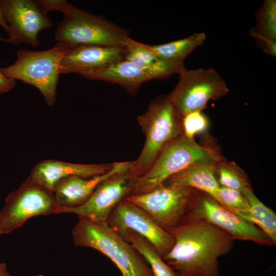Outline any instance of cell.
Segmentation results:
<instances>
[{"mask_svg": "<svg viewBox=\"0 0 276 276\" xmlns=\"http://www.w3.org/2000/svg\"><path fill=\"white\" fill-rule=\"evenodd\" d=\"M208 126V120L201 110L191 111L182 118L183 134L190 139L202 132Z\"/></svg>", "mask_w": 276, "mask_h": 276, "instance_id": "26", "label": "cell"}, {"mask_svg": "<svg viewBox=\"0 0 276 276\" xmlns=\"http://www.w3.org/2000/svg\"><path fill=\"white\" fill-rule=\"evenodd\" d=\"M112 165L113 163L82 164L46 159L35 165L27 179L52 193L55 184L63 178L71 176L93 177L108 172Z\"/></svg>", "mask_w": 276, "mask_h": 276, "instance_id": "17", "label": "cell"}, {"mask_svg": "<svg viewBox=\"0 0 276 276\" xmlns=\"http://www.w3.org/2000/svg\"><path fill=\"white\" fill-rule=\"evenodd\" d=\"M7 272L6 264L4 263H0V276H4Z\"/></svg>", "mask_w": 276, "mask_h": 276, "instance_id": "31", "label": "cell"}, {"mask_svg": "<svg viewBox=\"0 0 276 276\" xmlns=\"http://www.w3.org/2000/svg\"><path fill=\"white\" fill-rule=\"evenodd\" d=\"M106 223L123 239L132 231L147 239L164 257L172 248L175 240L158 225L150 215L127 197L120 201L109 214Z\"/></svg>", "mask_w": 276, "mask_h": 276, "instance_id": "10", "label": "cell"}, {"mask_svg": "<svg viewBox=\"0 0 276 276\" xmlns=\"http://www.w3.org/2000/svg\"><path fill=\"white\" fill-rule=\"evenodd\" d=\"M123 239L130 243L144 257L154 276H177L172 268L158 254L154 246L145 238L128 231Z\"/></svg>", "mask_w": 276, "mask_h": 276, "instance_id": "21", "label": "cell"}, {"mask_svg": "<svg viewBox=\"0 0 276 276\" xmlns=\"http://www.w3.org/2000/svg\"><path fill=\"white\" fill-rule=\"evenodd\" d=\"M57 42L69 48L82 45L125 47L127 31L106 19L76 7L54 32Z\"/></svg>", "mask_w": 276, "mask_h": 276, "instance_id": "6", "label": "cell"}, {"mask_svg": "<svg viewBox=\"0 0 276 276\" xmlns=\"http://www.w3.org/2000/svg\"><path fill=\"white\" fill-rule=\"evenodd\" d=\"M0 26L3 28V29L9 36L11 33V29L10 26L6 22L4 18L2 8L1 0H0Z\"/></svg>", "mask_w": 276, "mask_h": 276, "instance_id": "30", "label": "cell"}, {"mask_svg": "<svg viewBox=\"0 0 276 276\" xmlns=\"http://www.w3.org/2000/svg\"><path fill=\"white\" fill-rule=\"evenodd\" d=\"M242 194L246 198L249 208L246 221L257 226L275 245V213L258 198L251 188L246 189Z\"/></svg>", "mask_w": 276, "mask_h": 276, "instance_id": "19", "label": "cell"}, {"mask_svg": "<svg viewBox=\"0 0 276 276\" xmlns=\"http://www.w3.org/2000/svg\"><path fill=\"white\" fill-rule=\"evenodd\" d=\"M186 218L210 223L225 231L234 240L250 241L266 246L274 245L257 226L229 212L205 193L196 195Z\"/></svg>", "mask_w": 276, "mask_h": 276, "instance_id": "11", "label": "cell"}, {"mask_svg": "<svg viewBox=\"0 0 276 276\" xmlns=\"http://www.w3.org/2000/svg\"><path fill=\"white\" fill-rule=\"evenodd\" d=\"M57 208L51 192L26 179L5 199L0 212V234L12 232L33 217L56 214Z\"/></svg>", "mask_w": 276, "mask_h": 276, "instance_id": "9", "label": "cell"}, {"mask_svg": "<svg viewBox=\"0 0 276 276\" xmlns=\"http://www.w3.org/2000/svg\"><path fill=\"white\" fill-rule=\"evenodd\" d=\"M218 162L195 164L171 176L165 183L192 188L202 191L215 199L220 186L215 176V167Z\"/></svg>", "mask_w": 276, "mask_h": 276, "instance_id": "18", "label": "cell"}, {"mask_svg": "<svg viewBox=\"0 0 276 276\" xmlns=\"http://www.w3.org/2000/svg\"><path fill=\"white\" fill-rule=\"evenodd\" d=\"M215 200L229 212L246 220L249 208L246 198L240 192L220 186Z\"/></svg>", "mask_w": 276, "mask_h": 276, "instance_id": "23", "label": "cell"}, {"mask_svg": "<svg viewBox=\"0 0 276 276\" xmlns=\"http://www.w3.org/2000/svg\"><path fill=\"white\" fill-rule=\"evenodd\" d=\"M215 176L220 186L236 190L241 193L251 188L245 173L234 163L219 161L216 165Z\"/></svg>", "mask_w": 276, "mask_h": 276, "instance_id": "22", "label": "cell"}, {"mask_svg": "<svg viewBox=\"0 0 276 276\" xmlns=\"http://www.w3.org/2000/svg\"><path fill=\"white\" fill-rule=\"evenodd\" d=\"M178 74L177 84L168 96L181 118L191 111L202 110L209 101L229 93L226 82L214 68H184Z\"/></svg>", "mask_w": 276, "mask_h": 276, "instance_id": "7", "label": "cell"}, {"mask_svg": "<svg viewBox=\"0 0 276 276\" xmlns=\"http://www.w3.org/2000/svg\"><path fill=\"white\" fill-rule=\"evenodd\" d=\"M125 47L82 45L69 48L59 65V74L82 75L125 59Z\"/></svg>", "mask_w": 276, "mask_h": 276, "instance_id": "15", "label": "cell"}, {"mask_svg": "<svg viewBox=\"0 0 276 276\" xmlns=\"http://www.w3.org/2000/svg\"><path fill=\"white\" fill-rule=\"evenodd\" d=\"M125 47L127 50L125 59L140 66H150L161 60L148 44L137 42L129 37L126 39Z\"/></svg>", "mask_w": 276, "mask_h": 276, "instance_id": "25", "label": "cell"}, {"mask_svg": "<svg viewBox=\"0 0 276 276\" xmlns=\"http://www.w3.org/2000/svg\"><path fill=\"white\" fill-rule=\"evenodd\" d=\"M196 190L164 183L153 190L127 198L146 211L154 222L166 231L186 219Z\"/></svg>", "mask_w": 276, "mask_h": 276, "instance_id": "8", "label": "cell"}, {"mask_svg": "<svg viewBox=\"0 0 276 276\" xmlns=\"http://www.w3.org/2000/svg\"><path fill=\"white\" fill-rule=\"evenodd\" d=\"M15 85V80L6 77L0 71V95L8 93Z\"/></svg>", "mask_w": 276, "mask_h": 276, "instance_id": "29", "label": "cell"}, {"mask_svg": "<svg viewBox=\"0 0 276 276\" xmlns=\"http://www.w3.org/2000/svg\"><path fill=\"white\" fill-rule=\"evenodd\" d=\"M220 160L213 149L182 134L164 148L145 173L135 179L129 195L150 192L171 176L195 164Z\"/></svg>", "mask_w": 276, "mask_h": 276, "instance_id": "4", "label": "cell"}, {"mask_svg": "<svg viewBox=\"0 0 276 276\" xmlns=\"http://www.w3.org/2000/svg\"><path fill=\"white\" fill-rule=\"evenodd\" d=\"M167 231L175 243L163 259L177 276H219L218 259L234 246L229 234L210 223L188 218Z\"/></svg>", "mask_w": 276, "mask_h": 276, "instance_id": "1", "label": "cell"}, {"mask_svg": "<svg viewBox=\"0 0 276 276\" xmlns=\"http://www.w3.org/2000/svg\"><path fill=\"white\" fill-rule=\"evenodd\" d=\"M41 11L45 15L52 11H58L65 15L70 13L75 6L65 0L35 1Z\"/></svg>", "mask_w": 276, "mask_h": 276, "instance_id": "27", "label": "cell"}, {"mask_svg": "<svg viewBox=\"0 0 276 276\" xmlns=\"http://www.w3.org/2000/svg\"><path fill=\"white\" fill-rule=\"evenodd\" d=\"M4 276H10V273L7 272Z\"/></svg>", "mask_w": 276, "mask_h": 276, "instance_id": "32", "label": "cell"}, {"mask_svg": "<svg viewBox=\"0 0 276 276\" xmlns=\"http://www.w3.org/2000/svg\"><path fill=\"white\" fill-rule=\"evenodd\" d=\"M137 120L146 140L139 156L133 161L129 170L136 178L150 168L167 145L183 134L182 118L168 96L152 101Z\"/></svg>", "mask_w": 276, "mask_h": 276, "instance_id": "3", "label": "cell"}, {"mask_svg": "<svg viewBox=\"0 0 276 276\" xmlns=\"http://www.w3.org/2000/svg\"><path fill=\"white\" fill-rule=\"evenodd\" d=\"M135 178L129 171L113 176L101 183L82 204L58 207L56 214L74 213L94 222H106L117 204L130 195Z\"/></svg>", "mask_w": 276, "mask_h": 276, "instance_id": "14", "label": "cell"}, {"mask_svg": "<svg viewBox=\"0 0 276 276\" xmlns=\"http://www.w3.org/2000/svg\"><path fill=\"white\" fill-rule=\"evenodd\" d=\"M184 68L183 62L180 61L161 60L153 65L142 67L124 59L102 69L81 75L89 80L120 85L134 95L144 82L178 74Z\"/></svg>", "mask_w": 276, "mask_h": 276, "instance_id": "12", "label": "cell"}, {"mask_svg": "<svg viewBox=\"0 0 276 276\" xmlns=\"http://www.w3.org/2000/svg\"><path fill=\"white\" fill-rule=\"evenodd\" d=\"M249 35L260 42V46L265 53L273 57L276 56V40L261 35L253 29L249 30Z\"/></svg>", "mask_w": 276, "mask_h": 276, "instance_id": "28", "label": "cell"}, {"mask_svg": "<svg viewBox=\"0 0 276 276\" xmlns=\"http://www.w3.org/2000/svg\"><path fill=\"white\" fill-rule=\"evenodd\" d=\"M253 29L261 35L276 40V1L265 0L256 14Z\"/></svg>", "mask_w": 276, "mask_h": 276, "instance_id": "24", "label": "cell"}, {"mask_svg": "<svg viewBox=\"0 0 276 276\" xmlns=\"http://www.w3.org/2000/svg\"><path fill=\"white\" fill-rule=\"evenodd\" d=\"M69 47L57 42L45 51H30L21 49L12 64L1 67L7 77L19 80L36 87L48 105L52 106L56 99L60 62Z\"/></svg>", "mask_w": 276, "mask_h": 276, "instance_id": "5", "label": "cell"}, {"mask_svg": "<svg viewBox=\"0 0 276 276\" xmlns=\"http://www.w3.org/2000/svg\"><path fill=\"white\" fill-rule=\"evenodd\" d=\"M1 4L4 18L11 29L9 37L3 40L6 43H28L36 47L40 43L39 32L53 26L35 1L1 0Z\"/></svg>", "mask_w": 276, "mask_h": 276, "instance_id": "13", "label": "cell"}, {"mask_svg": "<svg viewBox=\"0 0 276 276\" xmlns=\"http://www.w3.org/2000/svg\"><path fill=\"white\" fill-rule=\"evenodd\" d=\"M4 39V38H2V37L0 36V41H3Z\"/></svg>", "mask_w": 276, "mask_h": 276, "instance_id": "33", "label": "cell"}, {"mask_svg": "<svg viewBox=\"0 0 276 276\" xmlns=\"http://www.w3.org/2000/svg\"><path fill=\"white\" fill-rule=\"evenodd\" d=\"M133 161L113 163L105 174L90 178L71 176L58 181L54 186L53 195L58 207L71 208L85 202L103 182L116 175L129 171Z\"/></svg>", "mask_w": 276, "mask_h": 276, "instance_id": "16", "label": "cell"}, {"mask_svg": "<svg viewBox=\"0 0 276 276\" xmlns=\"http://www.w3.org/2000/svg\"><path fill=\"white\" fill-rule=\"evenodd\" d=\"M78 216L72 230L76 246L91 248L104 254L117 266L122 276H154L144 257L106 222H96Z\"/></svg>", "mask_w": 276, "mask_h": 276, "instance_id": "2", "label": "cell"}, {"mask_svg": "<svg viewBox=\"0 0 276 276\" xmlns=\"http://www.w3.org/2000/svg\"><path fill=\"white\" fill-rule=\"evenodd\" d=\"M205 39V33L199 32L166 43L148 45L150 49L160 60L183 61L194 49L202 44Z\"/></svg>", "mask_w": 276, "mask_h": 276, "instance_id": "20", "label": "cell"}]
</instances>
